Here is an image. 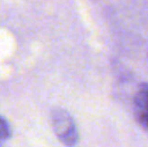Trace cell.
Returning <instances> with one entry per match:
<instances>
[{
  "instance_id": "obj_1",
  "label": "cell",
  "mask_w": 148,
  "mask_h": 147,
  "mask_svg": "<svg viewBox=\"0 0 148 147\" xmlns=\"http://www.w3.org/2000/svg\"><path fill=\"white\" fill-rule=\"evenodd\" d=\"M51 124L57 139L66 147L77 146L79 132L73 116L62 108H55L51 112Z\"/></svg>"
},
{
  "instance_id": "obj_2",
  "label": "cell",
  "mask_w": 148,
  "mask_h": 147,
  "mask_svg": "<svg viewBox=\"0 0 148 147\" xmlns=\"http://www.w3.org/2000/svg\"><path fill=\"white\" fill-rule=\"evenodd\" d=\"M134 103L139 111L148 112V83H142L134 98Z\"/></svg>"
},
{
  "instance_id": "obj_3",
  "label": "cell",
  "mask_w": 148,
  "mask_h": 147,
  "mask_svg": "<svg viewBox=\"0 0 148 147\" xmlns=\"http://www.w3.org/2000/svg\"><path fill=\"white\" fill-rule=\"evenodd\" d=\"M12 130H10V125L3 116H0V147H3L5 141L9 139Z\"/></svg>"
},
{
  "instance_id": "obj_4",
  "label": "cell",
  "mask_w": 148,
  "mask_h": 147,
  "mask_svg": "<svg viewBox=\"0 0 148 147\" xmlns=\"http://www.w3.org/2000/svg\"><path fill=\"white\" fill-rule=\"evenodd\" d=\"M136 120H138V122L142 125V126L148 129V112L140 111L138 115H136Z\"/></svg>"
}]
</instances>
